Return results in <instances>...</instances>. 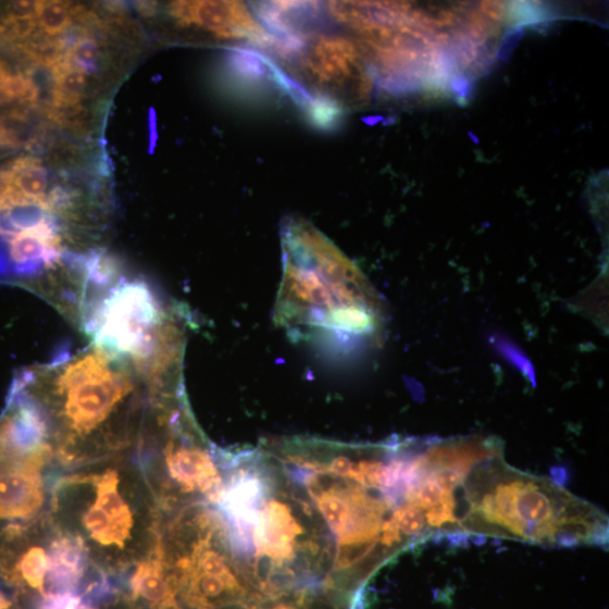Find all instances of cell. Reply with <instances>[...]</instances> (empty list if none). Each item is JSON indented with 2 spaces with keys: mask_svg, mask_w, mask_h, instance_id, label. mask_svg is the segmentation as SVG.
<instances>
[{
  "mask_svg": "<svg viewBox=\"0 0 609 609\" xmlns=\"http://www.w3.org/2000/svg\"><path fill=\"white\" fill-rule=\"evenodd\" d=\"M37 21L42 33L50 38L64 34L73 20V5L66 2H38Z\"/></svg>",
  "mask_w": 609,
  "mask_h": 609,
  "instance_id": "cell-10",
  "label": "cell"
},
{
  "mask_svg": "<svg viewBox=\"0 0 609 609\" xmlns=\"http://www.w3.org/2000/svg\"><path fill=\"white\" fill-rule=\"evenodd\" d=\"M47 514L96 570L121 575L158 546L163 514L132 453L58 472Z\"/></svg>",
  "mask_w": 609,
  "mask_h": 609,
  "instance_id": "cell-3",
  "label": "cell"
},
{
  "mask_svg": "<svg viewBox=\"0 0 609 609\" xmlns=\"http://www.w3.org/2000/svg\"><path fill=\"white\" fill-rule=\"evenodd\" d=\"M52 471L30 463H0V521L24 523L45 514Z\"/></svg>",
  "mask_w": 609,
  "mask_h": 609,
  "instance_id": "cell-7",
  "label": "cell"
},
{
  "mask_svg": "<svg viewBox=\"0 0 609 609\" xmlns=\"http://www.w3.org/2000/svg\"><path fill=\"white\" fill-rule=\"evenodd\" d=\"M65 60L86 75L94 74L101 61L100 45L94 38L80 37L67 46Z\"/></svg>",
  "mask_w": 609,
  "mask_h": 609,
  "instance_id": "cell-11",
  "label": "cell"
},
{
  "mask_svg": "<svg viewBox=\"0 0 609 609\" xmlns=\"http://www.w3.org/2000/svg\"><path fill=\"white\" fill-rule=\"evenodd\" d=\"M51 104H79L87 88V75L66 60L52 70Z\"/></svg>",
  "mask_w": 609,
  "mask_h": 609,
  "instance_id": "cell-8",
  "label": "cell"
},
{
  "mask_svg": "<svg viewBox=\"0 0 609 609\" xmlns=\"http://www.w3.org/2000/svg\"><path fill=\"white\" fill-rule=\"evenodd\" d=\"M166 12L176 26L195 28L234 48H256L266 53L274 44L252 5L246 3L174 2L166 7Z\"/></svg>",
  "mask_w": 609,
  "mask_h": 609,
  "instance_id": "cell-6",
  "label": "cell"
},
{
  "mask_svg": "<svg viewBox=\"0 0 609 609\" xmlns=\"http://www.w3.org/2000/svg\"><path fill=\"white\" fill-rule=\"evenodd\" d=\"M486 537L545 546L604 545L608 518L561 485L498 461L480 499Z\"/></svg>",
  "mask_w": 609,
  "mask_h": 609,
  "instance_id": "cell-5",
  "label": "cell"
},
{
  "mask_svg": "<svg viewBox=\"0 0 609 609\" xmlns=\"http://www.w3.org/2000/svg\"><path fill=\"white\" fill-rule=\"evenodd\" d=\"M13 74L10 65L5 60L0 59V87L4 84L9 76Z\"/></svg>",
  "mask_w": 609,
  "mask_h": 609,
  "instance_id": "cell-12",
  "label": "cell"
},
{
  "mask_svg": "<svg viewBox=\"0 0 609 609\" xmlns=\"http://www.w3.org/2000/svg\"><path fill=\"white\" fill-rule=\"evenodd\" d=\"M17 49L36 65L52 71L65 60L67 45L63 40L47 36H34L17 45Z\"/></svg>",
  "mask_w": 609,
  "mask_h": 609,
  "instance_id": "cell-9",
  "label": "cell"
},
{
  "mask_svg": "<svg viewBox=\"0 0 609 609\" xmlns=\"http://www.w3.org/2000/svg\"><path fill=\"white\" fill-rule=\"evenodd\" d=\"M13 384L38 410L58 472L132 453L162 387L90 346L22 371Z\"/></svg>",
  "mask_w": 609,
  "mask_h": 609,
  "instance_id": "cell-1",
  "label": "cell"
},
{
  "mask_svg": "<svg viewBox=\"0 0 609 609\" xmlns=\"http://www.w3.org/2000/svg\"><path fill=\"white\" fill-rule=\"evenodd\" d=\"M256 10L276 38L263 54L266 64L315 122L331 124L372 102L378 85L369 60L340 27L319 24L316 3H261Z\"/></svg>",
  "mask_w": 609,
  "mask_h": 609,
  "instance_id": "cell-4",
  "label": "cell"
},
{
  "mask_svg": "<svg viewBox=\"0 0 609 609\" xmlns=\"http://www.w3.org/2000/svg\"><path fill=\"white\" fill-rule=\"evenodd\" d=\"M283 279L274 321L291 339L328 355H349L377 339L378 297L358 268L300 217L282 225Z\"/></svg>",
  "mask_w": 609,
  "mask_h": 609,
  "instance_id": "cell-2",
  "label": "cell"
}]
</instances>
